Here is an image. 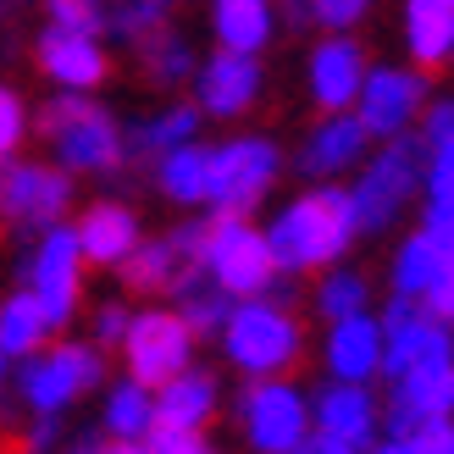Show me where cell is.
<instances>
[{"label":"cell","mask_w":454,"mask_h":454,"mask_svg":"<svg viewBox=\"0 0 454 454\" xmlns=\"http://www.w3.org/2000/svg\"><path fill=\"white\" fill-rule=\"evenodd\" d=\"M216 344L227 355V366L244 377H288V366H300L305 355V322L278 294H255V300L233 305Z\"/></svg>","instance_id":"cell-3"},{"label":"cell","mask_w":454,"mask_h":454,"mask_svg":"<svg viewBox=\"0 0 454 454\" xmlns=\"http://www.w3.org/2000/svg\"><path fill=\"white\" fill-rule=\"evenodd\" d=\"M128 322H133V310H128V305H117V300H106V305L95 310V338H89V344H100V349H122Z\"/></svg>","instance_id":"cell-37"},{"label":"cell","mask_w":454,"mask_h":454,"mask_svg":"<svg viewBox=\"0 0 454 454\" xmlns=\"http://www.w3.org/2000/svg\"><path fill=\"white\" fill-rule=\"evenodd\" d=\"M100 382H106V349L78 344V338H56L39 355L17 360V399L28 404V416H67Z\"/></svg>","instance_id":"cell-5"},{"label":"cell","mask_w":454,"mask_h":454,"mask_svg":"<svg viewBox=\"0 0 454 454\" xmlns=\"http://www.w3.org/2000/svg\"><path fill=\"white\" fill-rule=\"evenodd\" d=\"M366 454H427V449H421V443H416L411 433H404V438H394V433H382V438H377V443H372Z\"/></svg>","instance_id":"cell-40"},{"label":"cell","mask_w":454,"mask_h":454,"mask_svg":"<svg viewBox=\"0 0 454 454\" xmlns=\"http://www.w3.org/2000/svg\"><path fill=\"white\" fill-rule=\"evenodd\" d=\"M377 322H382V377L388 382L454 360V327L438 322V316H427L421 300H399L394 294Z\"/></svg>","instance_id":"cell-13"},{"label":"cell","mask_w":454,"mask_h":454,"mask_svg":"<svg viewBox=\"0 0 454 454\" xmlns=\"http://www.w3.org/2000/svg\"><path fill=\"white\" fill-rule=\"evenodd\" d=\"M100 454H150V449H145V443H117V438H106Z\"/></svg>","instance_id":"cell-43"},{"label":"cell","mask_w":454,"mask_h":454,"mask_svg":"<svg viewBox=\"0 0 454 454\" xmlns=\"http://www.w3.org/2000/svg\"><path fill=\"white\" fill-rule=\"evenodd\" d=\"M150 427H155V388H145V382H133L122 372L100 399V433L117 443H145Z\"/></svg>","instance_id":"cell-29"},{"label":"cell","mask_w":454,"mask_h":454,"mask_svg":"<svg viewBox=\"0 0 454 454\" xmlns=\"http://www.w3.org/2000/svg\"><path fill=\"white\" fill-rule=\"evenodd\" d=\"M454 416V360L449 366H427L411 377L388 382V404H382V433H416L427 421H449Z\"/></svg>","instance_id":"cell-20"},{"label":"cell","mask_w":454,"mask_h":454,"mask_svg":"<svg viewBox=\"0 0 454 454\" xmlns=\"http://www.w3.org/2000/svg\"><path fill=\"white\" fill-rule=\"evenodd\" d=\"M34 61H39V73L51 78L56 89H73V95H95V89L111 78V51H106V39H100V34L56 28V22H44V28H39Z\"/></svg>","instance_id":"cell-18"},{"label":"cell","mask_w":454,"mask_h":454,"mask_svg":"<svg viewBox=\"0 0 454 454\" xmlns=\"http://www.w3.org/2000/svg\"><path fill=\"white\" fill-rule=\"evenodd\" d=\"M322 366L333 382H377L382 377V322L372 310H355L333 322L322 338Z\"/></svg>","instance_id":"cell-22"},{"label":"cell","mask_w":454,"mask_h":454,"mask_svg":"<svg viewBox=\"0 0 454 454\" xmlns=\"http://www.w3.org/2000/svg\"><path fill=\"white\" fill-rule=\"evenodd\" d=\"M310 310L322 316V322L333 327V322H344V316H355V310H372V283H366V271H355V266H327L322 271V283H316V294H310Z\"/></svg>","instance_id":"cell-33"},{"label":"cell","mask_w":454,"mask_h":454,"mask_svg":"<svg viewBox=\"0 0 454 454\" xmlns=\"http://www.w3.org/2000/svg\"><path fill=\"white\" fill-rule=\"evenodd\" d=\"M294 454H360V449H349V443H338V438H322V433H310Z\"/></svg>","instance_id":"cell-41"},{"label":"cell","mask_w":454,"mask_h":454,"mask_svg":"<svg viewBox=\"0 0 454 454\" xmlns=\"http://www.w3.org/2000/svg\"><path fill=\"white\" fill-rule=\"evenodd\" d=\"M6 12H12V0H0V17H6Z\"/></svg>","instance_id":"cell-46"},{"label":"cell","mask_w":454,"mask_h":454,"mask_svg":"<svg viewBox=\"0 0 454 454\" xmlns=\"http://www.w3.org/2000/svg\"><path fill=\"white\" fill-rule=\"evenodd\" d=\"M73 233H78V249H83L89 266L117 271L133 249H139L145 222L133 206H122V200H95V206H83V216L73 222Z\"/></svg>","instance_id":"cell-21"},{"label":"cell","mask_w":454,"mask_h":454,"mask_svg":"<svg viewBox=\"0 0 454 454\" xmlns=\"http://www.w3.org/2000/svg\"><path fill=\"white\" fill-rule=\"evenodd\" d=\"M200 106L194 100H167L161 111H150L139 122H122V150H128V167H155L167 150L177 145H194L200 139Z\"/></svg>","instance_id":"cell-24"},{"label":"cell","mask_w":454,"mask_h":454,"mask_svg":"<svg viewBox=\"0 0 454 454\" xmlns=\"http://www.w3.org/2000/svg\"><path fill=\"white\" fill-rule=\"evenodd\" d=\"M200 266L216 288H227L233 300H255V294L278 288V261H271L266 233L249 216H222L206 211V244H200Z\"/></svg>","instance_id":"cell-7"},{"label":"cell","mask_w":454,"mask_h":454,"mask_svg":"<svg viewBox=\"0 0 454 454\" xmlns=\"http://www.w3.org/2000/svg\"><path fill=\"white\" fill-rule=\"evenodd\" d=\"M194 344L200 338L172 305H145L133 310V322L122 333V372L133 382H145V388H161V382L194 366Z\"/></svg>","instance_id":"cell-10"},{"label":"cell","mask_w":454,"mask_h":454,"mask_svg":"<svg viewBox=\"0 0 454 454\" xmlns=\"http://www.w3.org/2000/svg\"><path fill=\"white\" fill-rule=\"evenodd\" d=\"M6 372H12V360H6V355H0V382H6Z\"/></svg>","instance_id":"cell-45"},{"label":"cell","mask_w":454,"mask_h":454,"mask_svg":"<svg viewBox=\"0 0 454 454\" xmlns=\"http://www.w3.org/2000/svg\"><path fill=\"white\" fill-rule=\"evenodd\" d=\"M399 34L411 67L421 73H438L454 61V0H404L399 6Z\"/></svg>","instance_id":"cell-25"},{"label":"cell","mask_w":454,"mask_h":454,"mask_svg":"<svg viewBox=\"0 0 454 454\" xmlns=\"http://www.w3.org/2000/svg\"><path fill=\"white\" fill-rule=\"evenodd\" d=\"M39 6H44V22H56V28L106 39V0H39Z\"/></svg>","instance_id":"cell-36"},{"label":"cell","mask_w":454,"mask_h":454,"mask_svg":"<svg viewBox=\"0 0 454 454\" xmlns=\"http://www.w3.org/2000/svg\"><path fill=\"white\" fill-rule=\"evenodd\" d=\"M150 172H155V189H161V200H172V206H184V211L206 206V145H200V139L167 150Z\"/></svg>","instance_id":"cell-31"},{"label":"cell","mask_w":454,"mask_h":454,"mask_svg":"<svg viewBox=\"0 0 454 454\" xmlns=\"http://www.w3.org/2000/svg\"><path fill=\"white\" fill-rule=\"evenodd\" d=\"M12 6H22V0H12Z\"/></svg>","instance_id":"cell-47"},{"label":"cell","mask_w":454,"mask_h":454,"mask_svg":"<svg viewBox=\"0 0 454 454\" xmlns=\"http://www.w3.org/2000/svg\"><path fill=\"white\" fill-rule=\"evenodd\" d=\"M271 261H278L283 278H305V271H327L360 244V222H355V200L338 184H310L278 206L266 227Z\"/></svg>","instance_id":"cell-1"},{"label":"cell","mask_w":454,"mask_h":454,"mask_svg":"<svg viewBox=\"0 0 454 454\" xmlns=\"http://www.w3.org/2000/svg\"><path fill=\"white\" fill-rule=\"evenodd\" d=\"M216 51H239V56H266L271 39L283 34L278 0H211L206 6Z\"/></svg>","instance_id":"cell-23"},{"label":"cell","mask_w":454,"mask_h":454,"mask_svg":"<svg viewBox=\"0 0 454 454\" xmlns=\"http://www.w3.org/2000/svg\"><path fill=\"white\" fill-rule=\"evenodd\" d=\"M133 61H139V78H145L150 89H184V83L194 78V67H200L189 34H177L172 22L133 44Z\"/></svg>","instance_id":"cell-28"},{"label":"cell","mask_w":454,"mask_h":454,"mask_svg":"<svg viewBox=\"0 0 454 454\" xmlns=\"http://www.w3.org/2000/svg\"><path fill=\"white\" fill-rule=\"evenodd\" d=\"M421 310L427 316H438V322H454V261H449V271L427 288V300H421Z\"/></svg>","instance_id":"cell-39"},{"label":"cell","mask_w":454,"mask_h":454,"mask_svg":"<svg viewBox=\"0 0 454 454\" xmlns=\"http://www.w3.org/2000/svg\"><path fill=\"white\" fill-rule=\"evenodd\" d=\"M421 227L454 249V194H433V200H421Z\"/></svg>","instance_id":"cell-38"},{"label":"cell","mask_w":454,"mask_h":454,"mask_svg":"<svg viewBox=\"0 0 454 454\" xmlns=\"http://www.w3.org/2000/svg\"><path fill=\"white\" fill-rule=\"evenodd\" d=\"M189 83H194L200 117H211V122H239V117H249V111L261 106V95H266V67H261V56L211 51V56H200V67H194Z\"/></svg>","instance_id":"cell-14"},{"label":"cell","mask_w":454,"mask_h":454,"mask_svg":"<svg viewBox=\"0 0 454 454\" xmlns=\"http://www.w3.org/2000/svg\"><path fill=\"white\" fill-rule=\"evenodd\" d=\"M83 249H78V233L73 222H56L34 233V249L22 261V288L34 294L51 316V327L61 333L67 322H78V305H83Z\"/></svg>","instance_id":"cell-8"},{"label":"cell","mask_w":454,"mask_h":454,"mask_svg":"<svg viewBox=\"0 0 454 454\" xmlns=\"http://www.w3.org/2000/svg\"><path fill=\"white\" fill-rule=\"evenodd\" d=\"M39 139L51 145L56 167L73 177H117L128 167L122 150V122L95 100V95H73V89H56L51 100L34 111Z\"/></svg>","instance_id":"cell-2"},{"label":"cell","mask_w":454,"mask_h":454,"mask_svg":"<svg viewBox=\"0 0 454 454\" xmlns=\"http://www.w3.org/2000/svg\"><path fill=\"white\" fill-rule=\"evenodd\" d=\"M310 433L322 438H338L366 454L377 438H382V404L372 394V382H322L310 394Z\"/></svg>","instance_id":"cell-19"},{"label":"cell","mask_w":454,"mask_h":454,"mask_svg":"<svg viewBox=\"0 0 454 454\" xmlns=\"http://www.w3.org/2000/svg\"><path fill=\"white\" fill-rule=\"evenodd\" d=\"M100 449H106L100 438H73V443H56L51 454H100Z\"/></svg>","instance_id":"cell-42"},{"label":"cell","mask_w":454,"mask_h":454,"mask_svg":"<svg viewBox=\"0 0 454 454\" xmlns=\"http://www.w3.org/2000/svg\"><path fill=\"white\" fill-rule=\"evenodd\" d=\"M172 454H216V449H211V443H206V438H189V443H177V449H172Z\"/></svg>","instance_id":"cell-44"},{"label":"cell","mask_w":454,"mask_h":454,"mask_svg":"<svg viewBox=\"0 0 454 454\" xmlns=\"http://www.w3.org/2000/svg\"><path fill=\"white\" fill-rule=\"evenodd\" d=\"M216 404H222V382L206 366H189V372H177L172 382L155 388V421L177 427V433H206Z\"/></svg>","instance_id":"cell-26"},{"label":"cell","mask_w":454,"mask_h":454,"mask_svg":"<svg viewBox=\"0 0 454 454\" xmlns=\"http://www.w3.org/2000/svg\"><path fill=\"white\" fill-rule=\"evenodd\" d=\"M421 194V139L416 133H399V139H382L372 145V155L355 167V222H360V239H377L411 211V200Z\"/></svg>","instance_id":"cell-4"},{"label":"cell","mask_w":454,"mask_h":454,"mask_svg":"<svg viewBox=\"0 0 454 454\" xmlns=\"http://www.w3.org/2000/svg\"><path fill=\"white\" fill-rule=\"evenodd\" d=\"M233 305H239V300H233L227 288H216V283L206 278V271L172 288V310L189 322V333H194V338H222L227 316H233Z\"/></svg>","instance_id":"cell-32"},{"label":"cell","mask_w":454,"mask_h":454,"mask_svg":"<svg viewBox=\"0 0 454 454\" xmlns=\"http://www.w3.org/2000/svg\"><path fill=\"white\" fill-rule=\"evenodd\" d=\"M73 206V172H61L56 161H0V222L17 233H44V227L67 222Z\"/></svg>","instance_id":"cell-11"},{"label":"cell","mask_w":454,"mask_h":454,"mask_svg":"<svg viewBox=\"0 0 454 454\" xmlns=\"http://www.w3.org/2000/svg\"><path fill=\"white\" fill-rule=\"evenodd\" d=\"M366 44L355 34H322L305 51V95L316 111H355V95L366 83Z\"/></svg>","instance_id":"cell-17"},{"label":"cell","mask_w":454,"mask_h":454,"mask_svg":"<svg viewBox=\"0 0 454 454\" xmlns=\"http://www.w3.org/2000/svg\"><path fill=\"white\" fill-rule=\"evenodd\" d=\"M283 177V150L266 133H233L222 145H206V211L249 216Z\"/></svg>","instance_id":"cell-6"},{"label":"cell","mask_w":454,"mask_h":454,"mask_svg":"<svg viewBox=\"0 0 454 454\" xmlns=\"http://www.w3.org/2000/svg\"><path fill=\"white\" fill-rule=\"evenodd\" d=\"M200 244H206V216L172 227L161 239H139V249H133L117 271L133 294H172L177 283H189V278L206 271L200 266Z\"/></svg>","instance_id":"cell-15"},{"label":"cell","mask_w":454,"mask_h":454,"mask_svg":"<svg viewBox=\"0 0 454 454\" xmlns=\"http://www.w3.org/2000/svg\"><path fill=\"white\" fill-rule=\"evenodd\" d=\"M372 145L377 139L366 133V122H360L355 111H322V122L300 139L294 172H300L305 184H338L344 172H355L360 161H366Z\"/></svg>","instance_id":"cell-16"},{"label":"cell","mask_w":454,"mask_h":454,"mask_svg":"<svg viewBox=\"0 0 454 454\" xmlns=\"http://www.w3.org/2000/svg\"><path fill=\"white\" fill-rule=\"evenodd\" d=\"M239 427L255 454H294L310 438V394L288 377H249L239 394Z\"/></svg>","instance_id":"cell-9"},{"label":"cell","mask_w":454,"mask_h":454,"mask_svg":"<svg viewBox=\"0 0 454 454\" xmlns=\"http://www.w3.org/2000/svg\"><path fill=\"white\" fill-rule=\"evenodd\" d=\"M377 0H305V22L322 34H355L372 17Z\"/></svg>","instance_id":"cell-34"},{"label":"cell","mask_w":454,"mask_h":454,"mask_svg":"<svg viewBox=\"0 0 454 454\" xmlns=\"http://www.w3.org/2000/svg\"><path fill=\"white\" fill-rule=\"evenodd\" d=\"M427 100H433V83H427L421 67H394V61H372L366 83L355 95V117L366 122V133L382 139H399V133H416Z\"/></svg>","instance_id":"cell-12"},{"label":"cell","mask_w":454,"mask_h":454,"mask_svg":"<svg viewBox=\"0 0 454 454\" xmlns=\"http://www.w3.org/2000/svg\"><path fill=\"white\" fill-rule=\"evenodd\" d=\"M51 338H56V327H51V316H44V305L28 288H17V294L0 300V355H6L12 366L28 360V355H39Z\"/></svg>","instance_id":"cell-30"},{"label":"cell","mask_w":454,"mask_h":454,"mask_svg":"<svg viewBox=\"0 0 454 454\" xmlns=\"http://www.w3.org/2000/svg\"><path fill=\"white\" fill-rule=\"evenodd\" d=\"M28 133H34L28 100H22L12 83H0V161H12V155L28 145Z\"/></svg>","instance_id":"cell-35"},{"label":"cell","mask_w":454,"mask_h":454,"mask_svg":"<svg viewBox=\"0 0 454 454\" xmlns=\"http://www.w3.org/2000/svg\"><path fill=\"white\" fill-rule=\"evenodd\" d=\"M449 261H454V249L443 239H433L427 227H416V233H404V244L394 249L388 288L399 294V300H427V288L449 271Z\"/></svg>","instance_id":"cell-27"}]
</instances>
